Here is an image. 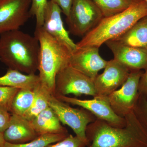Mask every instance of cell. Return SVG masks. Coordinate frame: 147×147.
<instances>
[{
    "mask_svg": "<svg viewBox=\"0 0 147 147\" xmlns=\"http://www.w3.org/2000/svg\"><path fill=\"white\" fill-rule=\"evenodd\" d=\"M48 0H31L30 12L32 16H34L36 20V26H43L44 13Z\"/></svg>",
    "mask_w": 147,
    "mask_h": 147,
    "instance_id": "obj_23",
    "label": "cell"
},
{
    "mask_svg": "<svg viewBox=\"0 0 147 147\" xmlns=\"http://www.w3.org/2000/svg\"><path fill=\"white\" fill-rule=\"evenodd\" d=\"M40 83L38 75L24 74L21 71L9 68L6 73L0 76V86L20 89L34 90Z\"/></svg>",
    "mask_w": 147,
    "mask_h": 147,
    "instance_id": "obj_17",
    "label": "cell"
},
{
    "mask_svg": "<svg viewBox=\"0 0 147 147\" xmlns=\"http://www.w3.org/2000/svg\"><path fill=\"white\" fill-rule=\"evenodd\" d=\"M130 71L114 59L108 61L103 72L94 81L95 96H108L118 89L126 81Z\"/></svg>",
    "mask_w": 147,
    "mask_h": 147,
    "instance_id": "obj_11",
    "label": "cell"
},
{
    "mask_svg": "<svg viewBox=\"0 0 147 147\" xmlns=\"http://www.w3.org/2000/svg\"><path fill=\"white\" fill-rule=\"evenodd\" d=\"M34 98L33 90L19 89L12 100L10 113L13 115L24 116L31 107Z\"/></svg>",
    "mask_w": 147,
    "mask_h": 147,
    "instance_id": "obj_20",
    "label": "cell"
},
{
    "mask_svg": "<svg viewBox=\"0 0 147 147\" xmlns=\"http://www.w3.org/2000/svg\"><path fill=\"white\" fill-rule=\"evenodd\" d=\"M61 9L52 0L48 1L44 13L42 28L55 39L65 45L71 53L77 49L76 43L69 36L64 26L61 18Z\"/></svg>",
    "mask_w": 147,
    "mask_h": 147,
    "instance_id": "obj_13",
    "label": "cell"
},
{
    "mask_svg": "<svg viewBox=\"0 0 147 147\" xmlns=\"http://www.w3.org/2000/svg\"><path fill=\"white\" fill-rule=\"evenodd\" d=\"M147 15V3L141 0L125 10L103 18L97 26L76 43L77 48L94 46L99 48L108 40L115 39Z\"/></svg>",
    "mask_w": 147,
    "mask_h": 147,
    "instance_id": "obj_3",
    "label": "cell"
},
{
    "mask_svg": "<svg viewBox=\"0 0 147 147\" xmlns=\"http://www.w3.org/2000/svg\"><path fill=\"white\" fill-rule=\"evenodd\" d=\"M39 49L36 37L19 30L0 35V61L9 69L35 74L38 70Z\"/></svg>",
    "mask_w": 147,
    "mask_h": 147,
    "instance_id": "obj_2",
    "label": "cell"
},
{
    "mask_svg": "<svg viewBox=\"0 0 147 147\" xmlns=\"http://www.w3.org/2000/svg\"><path fill=\"white\" fill-rule=\"evenodd\" d=\"M89 144L84 142L77 136L68 135L63 140L51 144L46 147H87Z\"/></svg>",
    "mask_w": 147,
    "mask_h": 147,
    "instance_id": "obj_25",
    "label": "cell"
},
{
    "mask_svg": "<svg viewBox=\"0 0 147 147\" xmlns=\"http://www.w3.org/2000/svg\"><path fill=\"white\" fill-rule=\"evenodd\" d=\"M68 135V134H42L26 144H14L5 142L4 147H46L51 144L63 140Z\"/></svg>",
    "mask_w": 147,
    "mask_h": 147,
    "instance_id": "obj_22",
    "label": "cell"
},
{
    "mask_svg": "<svg viewBox=\"0 0 147 147\" xmlns=\"http://www.w3.org/2000/svg\"><path fill=\"white\" fill-rule=\"evenodd\" d=\"M33 90L34 98L32 105L30 110L23 116L30 121L49 107V100L53 94L40 83Z\"/></svg>",
    "mask_w": 147,
    "mask_h": 147,
    "instance_id": "obj_19",
    "label": "cell"
},
{
    "mask_svg": "<svg viewBox=\"0 0 147 147\" xmlns=\"http://www.w3.org/2000/svg\"><path fill=\"white\" fill-rule=\"evenodd\" d=\"M100 9L103 18L122 12L141 0H92Z\"/></svg>",
    "mask_w": 147,
    "mask_h": 147,
    "instance_id": "obj_21",
    "label": "cell"
},
{
    "mask_svg": "<svg viewBox=\"0 0 147 147\" xmlns=\"http://www.w3.org/2000/svg\"><path fill=\"white\" fill-rule=\"evenodd\" d=\"M31 123L38 135L46 134H68L58 116L50 106L42 111Z\"/></svg>",
    "mask_w": 147,
    "mask_h": 147,
    "instance_id": "obj_16",
    "label": "cell"
},
{
    "mask_svg": "<svg viewBox=\"0 0 147 147\" xmlns=\"http://www.w3.org/2000/svg\"><path fill=\"white\" fill-rule=\"evenodd\" d=\"M34 36L38 40L40 45L38 63L40 83L54 94L56 76L63 67L69 65L72 53L42 27H36Z\"/></svg>",
    "mask_w": 147,
    "mask_h": 147,
    "instance_id": "obj_4",
    "label": "cell"
},
{
    "mask_svg": "<svg viewBox=\"0 0 147 147\" xmlns=\"http://www.w3.org/2000/svg\"><path fill=\"white\" fill-rule=\"evenodd\" d=\"M126 125L115 127L96 119L86 129L87 147H147V129L134 110L125 117Z\"/></svg>",
    "mask_w": 147,
    "mask_h": 147,
    "instance_id": "obj_1",
    "label": "cell"
},
{
    "mask_svg": "<svg viewBox=\"0 0 147 147\" xmlns=\"http://www.w3.org/2000/svg\"><path fill=\"white\" fill-rule=\"evenodd\" d=\"M134 111L139 120L147 129V100L140 95Z\"/></svg>",
    "mask_w": 147,
    "mask_h": 147,
    "instance_id": "obj_26",
    "label": "cell"
},
{
    "mask_svg": "<svg viewBox=\"0 0 147 147\" xmlns=\"http://www.w3.org/2000/svg\"><path fill=\"white\" fill-rule=\"evenodd\" d=\"M115 40L129 46L147 49V15L137 21L125 33Z\"/></svg>",
    "mask_w": 147,
    "mask_h": 147,
    "instance_id": "obj_18",
    "label": "cell"
},
{
    "mask_svg": "<svg viewBox=\"0 0 147 147\" xmlns=\"http://www.w3.org/2000/svg\"><path fill=\"white\" fill-rule=\"evenodd\" d=\"M145 1H146V3H147V0H145Z\"/></svg>",
    "mask_w": 147,
    "mask_h": 147,
    "instance_id": "obj_31",
    "label": "cell"
},
{
    "mask_svg": "<svg viewBox=\"0 0 147 147\" xmlns=\"http://www.w3.org/2000/svg\"><path fill=\"white\" fill-rule=\"evenodd\" d=\"M144 71L131 70L126 81L108 96L111 108L118 115L125 117L134 110L139 99V85Z\"/></svg>",
    "mask_w": 147,
    "mask_h": 147,
    "instance_id": "obj_8",
    "label": "cell"
},
{
    "mask_svg": "<svg viewBox=\"0 0 147 147\" xmlns=\"http://www.w3.org/2000/svg\"><path fill=\"white\" fill-rule=\"evenodd\" d=\"M8 110L0 105V133L3 134L4 131L8 127L11 115Z\"/></svg>",
    "mask_w": 147,
    "mask_h": 147,
    "instance_id": "obj_27",
    "label": "cell"
},
{
    "mask_svg": "<svg viewBox=\"0 0 147 147\" xmlns=\"http://www.w3.org/2000/svg\"><path fill=\"white\" fill-rule=\"evenodd\" d=\"M96 96L94 81L69 64L58 73L55 82V95Z\"/></svg>",
    "mask_w": 147,
    "mask_h": 147,
    "instance_id": "obj_7",
    "label": "cell"
},
{
    "mask_svg": "<svg viewBox=\"0 0 147 147\" xmlns=\"http://www.w3.org/2000/svg\"><path fill=\"white\" fill-rule=\"evenodd\" d=\"M108 61L100 56L99 48L91 46L77 48L71 53L69 64L94 81Z\"/></svg>",
    "mask_w": 147,
    "mask_h": 147,
    "instance_id": "obj_12",
    "label": "cell"
},
{
    "mask_svg": "<svg viewBox=\"0 0 147 147\" xmlns=\"http://www.w3.org/2000/svg\"><path fill=\"white\" fill-rule=\"evenodd\" d=\"M49 106L56 113L61 123L69 126L79 139L90 144L86 131L88 125L97 119L94 115L84 108H72L54 94L50 97Z\"/></svg>",
    "mask_w": 147,
    "mask_h": 147,
    "instance_id": "obj_6",
    "label": "cell"
},
{
    "mask_svg": "<svg viewBox=\"0 0 147 147\" xmlns=\"http://www.w3.org/2000/svg\"><path fill=\"white\" fill-rule=\"evenodd\" d=\"M20 89L0 86V105L10 112L13 98Z\"/></svg>",
    "mask_w": 147,
    "mask_h": 147,
    "instance_id": "obj_24",
    "label": "cell"
},
{
    "mask_svg": "<svg viewBox=\"0 0 147 147\" xmlns=\"http://www.w3.org/2000/svg\"><path fill=\"white\" fill-rule=\"evenodd\" d=\"M3 134L5 142L14 144H26L38 136L30 121L23 116L13 114Z\"/></svg>",
    "mask_w": 147,
    "mask_h": 147,
    "instance_id": "obj_15",
    "label": "cell"
},
{
    "mask_svg": "<svg viewBox=\"0 0 147 147\" xmlns=\"http://www.w3.org/2000/svg\"><path fill=\"white\" fill-rule=\"evenodd\" d=\"M139 95L147 100V67L142 74L139 85Z\"/></svg>",
    "mask_w": 147,
    "mask_h": 147,
    "instance_id": "obj_28",
    "label": "cell"
},
{
    "mask_svg": "<svg viewBox=\"0 0 147 147\" xmlns=\"http://www.w3.org/2000/svg\"><path fill=\"white\" fill-rule=\"evenodd\" d=\"M5 142L3 138V134L0 133V147H4Z\"/></svg>",
    "mask_w": 147,
    "mask_h": 147,
    "instance_id": "obj_30",
    "label": "cell"
},
{
    "mask_svg": "<svg viewBox=\"0 0 147 147\" xmlns=\"http://www.w3.org/2000/svg\"><path fill=\"white\" fill-rule=\"evenodd\" d=\"M61 9L62 11L66 17H68L70 13V10L73 0H52Z\"/></svg>",
    "mask_w": 147,
    "mask_h": 147,
    "instance_id": "obj_29",
    "label": "cell"
},
{
    "mask_svg": "<svg viewBox=\"0 0 147 147\" xmlns=\"http://www.w3.org/2000/svg\"><path fill=\"white\" fill-rule=\"evenodd\" d=\"M105 44L113 53L114 59L131 71L147 68V48L129 46L115 39L108 40Z\"/></svg>",
    "mask_w": 147,
    "mask_h": 147,
    "instance_id": "obj_14",
    "label": "cell"
},
{
    "mask_svg": "<svg viewBox=\"0 0 147 147\" xmlns=\"http://www.w3.org/2000/svg\"><path fill=\"white\" fill-rule=\"evenodd\" d=\"M31 0H0V35L19 30L32 16Z\"/></svg>",
    "mask_w": 147,
    "mask_h": 147,
    "instance_id": "obj_10",
    "label": "cell"
},
{
    "mask_svg": "<svg viewBox=\"0 0 147 147\" xmlns=\"http://www.w3.org/2000/svg\"><path fill=\"white\" fill-rule=\"evenodd\" d=\"M103 18L100 9L92 0H73L66 20L72 34L84 37Z\"/></svg>",
    "mask_w": 147,
    "mask_h": 147,
    "instance_id": "obj_5",
    "label": "cell"
},
{
    "mask_svg": "<svg viewBox=\"0 0 147 147\" xmlns=\"http://www.w3.org/2000/svg\"><path fill=\"white\" fill-rule=\"evenodd\" d=\"M55 96L63 102L78 105L88 110L96 119L104 121L112 126L123 127L126 125L125 118L120 117L114 112L110 106L108 96H95L92 99L83 100L67 96Z\"/></svg>",
    "mask_w": 147,
    "mask_h": 147,
    "instance_id": "obj_9",
    "label": "cell"
}]
</instances>
